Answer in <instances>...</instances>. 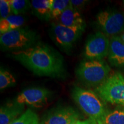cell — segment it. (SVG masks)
Here are the masks:
<instances>
[{"instance_id":"1","label":"cell","mask_w":124,"mask_h":124,"mask_svg":"<svg viewBox=\"0 0 124 124\" xmlns=\"http://www.w3.org/2000/svg\"><path fill=\"white\" fill-rule=\"evenodd\" d=\"M11 56L36 75L52 78L65 74L62 57L49 46L38 44L22 51L12 52Z\"/></svg>"},{"instance_id":"2","label":"cell","mask_w":124,"mask_h":124,"mask_svg":"<svg viewBox=\"0 0 124 124\" xmlns=\"http://www.w3.org/2000/svg\"><path fill=\"white\" fill-rule=\"evenodd\" d=\"M72 97L90 118L95 121L97 124H103L108 112L95 93L75 86L72 89Z\"/></svg>"},{"instance_id":"3","label":"cell","mask_w":124,"mask_h":124,"mask_svg":"<svg viewBox=\"0 0 124 124\" xmlns=\"http://www.w3.org/2000/svg\"><path fill=\"white\" fill-rule=\"evenodd\" d=\"M110 68L103 60L85 59L76 70L78 78L88 86H99L108 77Z\"/></svg>"},{"instance_id":"4","label":"cell","mask_w":124,"mask_h":124,"mask_svg":"<svg viewBox=\"0 0 124 124\" xmlns=\"http://www.w3.org/2000/svg\"><path fill=\"white\" fill-rule=\"evenodd\" d=\"M39 36L35 31L24 28L1 35L0 43L3 50L18 51L35 46Z\"/></svg>"},{"instance_id":"5","label":"cell","mask_w":124,"mask_h":124,"mask_svg":"<svg viewBox=\"0 0 124 124\" xmlns=\"http://www.w3.org/2000/svg\"><path fill=\"white\" fill-rule=\"evenodd\" d=\"M95 91L105 101L124 106V77L120 73L108 77Z\"/></svg>"},{"instance_id":"6","label":"cell","mask_w":124,"mask_h":124,"mask_svg":"<svg viewBox=\"0 0 124 124\" xmlns=\"http://www.w3.org/2000/svg\"><path fill=\"white\" fill-rule=\"evenodd\" d=\"M97 25L107 36H116L124 31V13L116 10H106L97 15Z\"/></svg>"},{"instance_id":"7","label":"cell","mask_w":124,"mask_h":124,"mask_svg":"<svg viewBox=\"0 0 124 124\" xmlns=\"http://www.w3.org/2000/svg\"><path fill=\"white\" fill-rule=\"evenodd\" d=\"M85 29L69 28L54 22L51 24L50 34L52 40L62 50L71 51Z\"/></svg>"},{"instance_id":"8","label":"cell","mask_w":124,"mask_h":124,"mask_svg":"<svg viewBox=\"0 0 124 124\" xmlns=\"http://www.w3.org/2000/svg\"><path fill=\"white\" fill-rule=\"evenodd\" d=\"M110 40L101 31L91 35L88 39L84 51L87 60H102L108 56Z\"/></svg>"},{"instance_id":"9","label":"cell","mask_w":124,"mask_h":124,"mask_svg":"<svg viewBox=\"0 0 124 124\" xmlns=\"http://www.w3.org/2000/svg\"><path fill=\"white\" fill-rule=\"evenodd\" d=\"M50 94V91L45 88H30L22 91L16 101L21 104L40 108L46 104Z\"/></svg>"},{"instance_id":"10","label":"cell","mask_w":124,"mask_h":124,"mask_svg":"<svg viewBox=\"0 0 124 124\" xmlns=\"http://www.w3.org/2000/svg\"><path fill=\"white\" fill-rule=\"evenodd\" d=\"M79 118V113L71 107H58L48 113L42 124H71Z\"/></svg>"},{"instance_id":"11","label":"cell","mask_w":124,"mask_h":124,"mask_svg":"<svg viewBox=\"0 0 124 124\" xmlns=\"http://www.w3.org/2000/svg\"><path fill=\"white\" fill-rule=\"evenodd\" d=\"M108 59L116 67H124V42L120 36L111 37L110 39Z\"/></svg>"},{"instance_id":"12","label":"cell","mask_w":124,"mask_h":124,"mask_svg":"<svg viewBox=\"0 0 124 124\" xmlns=\"http://www.w3.org/2000/svg\"><path fill=\"white\" fill-rule=\"evenodd\" d=\"M55 20L56 23L66 27L82 29H85L86 27L85 21L81 14L71 6Z\"/></svg>"},{"instance_id":"13","label":"cell","mask_w":124,"mask_h":124,"mask_svg":"<svg viewBox=\"0 0 124 124\" xmlns=\"http://www.w3.org/2000/svg\"><path fill=\"white\" fill-rule=\"evenodd\" d=\"M24 105L15 102L8 103L1 107L0 124H11L23 113Z\"/></svg>"},{"instance_id":"14","label":"cell","mask_w":124,"mask_h":124,"mask_svg":"<svg viewBox=\"0 0 124 124\" xmlns=\"http://www.w3.org/2000/svg\"><path fill=\"white\" fill-rule=\"evenodd\" d=\"M52 0H33L31 1L32 12L40 20H49L51 18Z\"/></svg>"},{"instance_id":"15","label":"cell","mask_w":124,"mask_h":124,"mask_svg":"<svg viewBox=\"0 0 124 124\" xmlns=\"http://www.w3.org/2000/svg\"><path fill=\"white\" fill-rule=\"evenodd\" d=\"M25 23V18L21 15H11L0 21L1 35L20 28Z\"/></svg>"},{"instance_id":"16","label":"cell","mask_w":124,"mask_h":124,"mask_svg":"<svg viewBox=\"0 0 124 124\" xmlns=\"http://www.w3.org/2000/svg\"><path fill=\"white\" fill-rule=\"evenodd\" d=\"M70 6V1L69 0H52L51 18L56 19Z\"/></svg>"},{"instance_id":"17","label":"cell","mask_w":124,"mask_h":124,"mask_svg":"<svg viewBox=\"0 0 124 124\" xmlns=\"http://www.w3.org/2000/svg\"><path fill=\"white\" fill-rule=\"evenodd\" d=\"M12 13L15 15H21L28 11L31 7V2L27 0H10Z\"/></svg>"},{"instance_id":"18","label":"cell","mask_w":124,"mask_h":124,"mask_svg":"<svg viewBox=\"0 0 124 124\" xmlns=\"http://www.w3.org/2000/svg\"><path fill=\"white\" fill-rule=\"evenodd\" d=\"M11 124H39V120L36 113L28 109Z\"/></svg>"},{"instance_id":"19","label":"cell","mask_w":124,"mask_h":124,"mask_svg":"<svg viewBox=\"0 0 124 124\" xmlns=\"http://www.w3.org/2000/svg\"><path fill=\"white\" fill-rule=\"evenodd\" d=\"M103 124H124V109L108 112Z\"/></svg>"},{"instance_id":"20","label":"cell","mask_w":124,"mask_h":124,"mask_svg":"<svg viewBox=\"0 0 124 124\" xmlns=\"http://www.w3.org/2000/svg\"><path fill=\"white\" fill-rule=\"evenodd\" d=\"M16 80L11 73L2 68L0 70V89L3 90L9 87L13 86Z\"/></svg>"},{"instance_id":"21","label":"cell","mask_w":124,"mask_h":124,"mask_svg":"<svg viewBox=\"0 0 124 124\" xmlns=\"http://www.w3.org/2000/svg\"><path fill=\"white\" fill-rule=\"evenodd\" d=\"M12 13L9 1L1 0L0 1V15L1 19H4L10 16Z\"/></svg>"},{"instance_id":"22","label":"cell","mask_w":124,"mask_h":124,"mask_svg":"<svg viewBox=\"0 0 124 124\" xmlns=\"http://www.w3.org/2000/svg\"><path fill=\"white\" fill-rule=\"evenodd\" d=\"M89 1L85 0H71L70 6L75 10L79 12L84 8L85 5Z\"/></svg>"},{"instance_id":"23","label":"cell","mask_w":124,"mask_h":124,"mask_svg":"<svg viewBox=\"0 0 124 124\" xmlns=\"http://www.w3.org/2000/svg\"><path fill=\"white\" fill-rule=\"evenodd\" d=\"M71 124H97L95 121H94L92 119L89 118L87 120H83V121H80V120H77L76 121L74 122L73 123Z\"/></svg>"},{"instance_id":"24","label":"cell","mask_w":124,"mask_h":124,"mask_svg":"<svg viewBox=\"0 0 124 124\" xmlns=\"http://www.w3.org/2000/svg\"><path fill=\"white\" fill-rule=\"evenodd\" d=\"M120 37V38L121 39V40H122V41H123L124 42V31L123 32H122L121 34Z\"/></svg>"}]
</instances>
